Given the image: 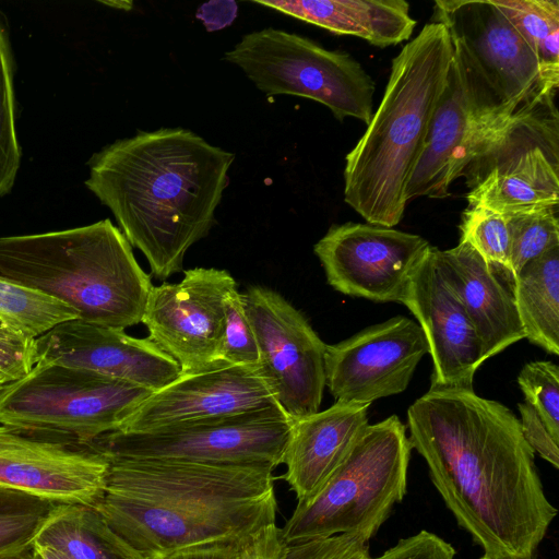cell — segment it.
I'll use <instances>...</instances> for the list:
<instances>
[{
	"instance_id": "obj_29",
	"label": "cell",
	"mask_w": 559,
	"mask_h": 559,
	"mask_svg": "<svg viewBox=\"0 0 559 559\" xmlns=\"http://www.w3.org/2000/svg\"><path fill=\"white\" fill-rule=\"evenodd\" d=\"M14 59L4 14L0 11V197L9 193L21 164L15 126Z\"/></svg>"
},
{
	"instance_id": "obj_10",
	"label": "cell",
	"mask_w": 559,
	"mask_h": 559,
	"mask_svg": "<svg viewBox=\"0 0 559 559\" xmlns=\"http://www.w3.org/2000/svg\"><path fill=\"white\" fill-rule=\"evenodd\" d=\"M293 420L281 406L143 431H114L86 447L104 456L276 468Z\"/></svg>"
},
{
	"instance_id": "obj_17",
	"label": "cell",
	"mask_w": 559,
	"mask_h": 559,
	"mask_svg": "<svg viewBox=\"0 0 559 559\" xmlns=\"http://www.w3.org/2000/svg\"><path fill=\"white\" fill-rule=\"evenodd\" d=\"M37 362L82 368L156 392L181 374L179 365L148 336L80 319L36 338Z\"/></svg>"
},
{
	"instance_id": "obj_7",
	"label": "cell",
	"mask_w": 559,
	"mask_h": 559,
	"mask_svg": "<svg viewBox=\"0 0 559 559\" xmlns=\"http://www.w3.org/2000/svg\"><path fill=\"white\" fill-rule=\"evenodd\" d=\"M412 444L396 415L368 425L321 489L281 528L287 545L338 534L373 537L407 489Z\"/></svg>"
},
{
	"instance_id": "obj_15",
	"label": "cell",
	"mask_w": 559,
	"mask_h": 559,
	"mask_svg": "<svg viewBox=\"0 0 559 559\" xmlns=\"http://www.w3.org/2000/svg\"><path fill=\"white\" fill-rule=\"evenodd\" d=\"M108 461L86 445L27 436L0 425V487L55 503L94 506L106 491Z\"/></svg>"
},
{
	"instance_id": "obj_16",
	"label": "cell",
	"mask_w": 559,
	"mask_h": 559,
	"mask_svg": "<svg viewBox=\"0 0 559 559\" xmlns=\"http://www.w3.org/2000/svg\"><path fill=\"white\" fill-rule=\"evenodd\" d=\"M418 321L432 358L430 388H473L483 365L477 332L431 247L402 300Z\"/></svg>"
},
{
	"instance_id": "obj_33",
	"label": "cell",
	"mask_w": 559,
	"mask_h": 559,
	"mask_svg": "<svg viewBox=\"0 0 559 559\" xmlns=\"http://www.w3.org/2000/svg\"><path fill=\"white\" fill-rule=\"evenodd\" d=\"M225 332L221 353L223 364L259 366V347L251 322L246 313L242 294L237 286L224 297Z\"/></svg>"
},
{
	"instance_id": "obj_28",
	"label": "cell",
	"mask_w": 559,
	"mask_h": 559,
	"mask_svg": "<svg viewBox=\"0 0 559 559\" xmlns=\"http://www.w3.org/2000/svg\"><path fill=\"white\" fill-rule=\"evenodd\" d=\"M57 503L0 487V557L32 548Z\"/></svg>"
},
{
	"instance_id": "obj_13",
	"label": "cell",
	"mask_w": 559,
	"mask_h": 559,
	"mask_svg": "<svg viewBox=\"0 0 559 559\" xmlns=\"http://www.w3.org/2000/svg\"><path fill=\"white\" fill-rule=\"evenodd\" d=\"M431 248L425 238L371 224L333 225L314 245L328 283L337 292L402 302L408 282Z\"/></svg>"
},
{
	"instance_id": "obj_18",
	"label": "cell",
	"mask_w": 559,
	"mask_h": 559,
	"mask_svg": "<svg viewBox=\"0 0 559 559\" xmlns=\"http://www.w3.org/2000/svg\"><path fill=\"white\" fill-rule=\"evenodd\" d=\"M277 405L259 366L224 364L180 374L142 402L118 431H143Z\"/></svg>"
},
{
	"instance_id": "obj_6",
	"label": "cell",
	"mask_w": 559,
	"mask_h": 559,
	"mask_svg": "<svg viewBox=\"0 0 559 559\" xmlns=\"http://www.w3.org/2000/svg\"><path fill=\"white\" fill-rule=\"evenodd\" d=\"M432 22L452 41L476 130L472 159L515 116L557 94L559 82L492 0H437Z\"/></svg>"
},
{
	"instance_id": "obj_39",
	"label": "cell",
	"mask_w": 559,
	"mask_h": 559,
	"mask_svg": "<svg viewBox=\"0 0 559 559\" xmlns=\"http://www.w3.org/2000/svg\"><path fill=\"white\" fill-rule=\"evenodd\" d=\"M35 559H74L48 546L32 545Z\"/></svg>"
},
{
	"instance_id": "obj_31",
	"label": "cell",
	"mask_w": 559,
	"mask_h": 559,
	"mask_svg": "<svg viewBox=\"0 0 559 559\" xmlns=\"http://www.w3.org/2000/svg\"><path fill=\"white\" fill-rule=\"evenodd\" d=\"M460 241L471 245L493 269L510 271L511 238L506 217L492 210L468 206L462 215Z\"/></svg>"
},
{
	"instance_id": "obj_1",
	"label": "cell",
	"mask_w": 559,
	"mask_h": 559,
	"mask_svg": "<svg viewBox=\"0 0 559 559\" xmlns=\"http://www.w3.org/2000/svg\"><path fill=\"white\" fill-rule=\"evenodd\" d=\"M407 424L445 507L484 555L533 559L557 509L512 411L473 388H430Z\"/></svg>"
},
{
	"instance_id": "obj_11",
	"label": "cell",
	"mask_w": 559,
	"mask_h": 559,
	"mask_svg": "<svg viewBox=\"0 0 559 559\" xmlns=\"http://www.w3.org/2000/svg\"><path fill=\"white\" fill-rule=\"evenodd\" d=\"M259 347V369L292 420L319 412L325 388L326 344L277 292L251 286L242 294Z\"/></svg>"
},
{
	"instance_id": "obj_35",
	"label": "cell",
	"mask_w": 559,
	"mask_h": 559,
	"mask_svg": "<svg viewBox=\"0 0 559 559\" xmlns=\"http://www.w3.org/2000/svg\"><path fill=\"white\" fill-rule=\"evenodd\" d=\"M37 364L36 338H0V383L24 378Z\"/></svg>"
},
{
	"instance_id": "obj_38",
	"label": "cell",
	"mask_w": 559,
	"mask_h": 559,
	"mask_svg": "<svg viewBox=\"0 0 559 559\" xmlns=\"http://www.w3.org/2000/svg\"><path fill=\"white\" fill-rule=\"evenodd\" d=\"M251 536L192 546L176 551L165 559H241L245 546Z\"/></svg>"
},
{
	"instance_id": "obj_40",
	"label": "cell",
	"mask_w": 559,
	"mask_h": 559,
	"mask_svg": "<svg viewBox=\"0 0 559 559\" xmlns=\"http://www.w3.org/2000/svg\"><path fill=\"white\" fill-rule=\"evenodd\" d=\"M0 559H35L32 548L12 555L1 556Z\"/></svg>"
},
{
	"instance_id": "obj_24",
	"label": "cell",
	"mask_w": 559,
	"mask_h": 559,
	"mask_svg": "<svg viewBox=\"0 0 559 559\" xmlns=\"http://www.w3.org/2000/svg\"><path fill=\"white\" fill-rule=\"evenodd\" d=\"M33 545L74 559H141L93 506L79 503H57Z\"/></svg>"
},
{
	"instance_id": "obj_4",
	"label": "cell",
	"mask_w": 559,
	"mask_h": 559,
	"mask_svg": "<svg viewBox=\"0 0 559 559\" xmlns=\"http://www.w3.org/2000/svg\"><path fill=\"white\" fill-rule=\"evenodd\" d=\"M453 59L447 27L426 24L392 60L382 100L346 156L344 199L369 224L397 225Z\"/></svg>"
},
{
	"instance_id": "obj_32",
	"label": "cell",
	"mask_w": 559,
	"mask_h": 559,
	"mask_svg": "<svg viewBox=\"0 0 559 559\" xmlns=\"http://www.w3.org/2000/svg\"><path fill=\"white\" fill-rule=\"evenodd\" d=\"M518 383L525 402L539 416L551 437L559 442V367L552 361L526 364Z\"/></svg>"
},
{
	"instance_id": "obj_41",
	"label": "cell",
	"mask_w": 559,
	"mask_h": 559,
	"mask_svg": "<svg viewBox=\"0 0 559 559\" xmlns=\"http://www.w3.org/2000/svg\"><path fill=\"white\" fill-rule=\"evenodd\" d=\"M16 337H25V336H22L19 333L14 332L13 330L7 328L0 321V338H16Z\"/></svg>"
},
{
	"instance_id": "obj_8",
	"label": "cell",
	"mask_w": 559,
	"mask_h": 559,
	"mask_svg": "<svg viewBox=\"0 0 559 559\" xmlns=\"http://www.w3.org/2000/svg\"><path fill=\"white\" fill-rule=\"evenodd\" d=\"M153 391L82 368L37 362L0 391V425L43 440L86 445L118 431Z\"/></svg>"
},
{
	"instance_id": "obj_43",
	"label": "cell",
	"mask_w": 559,
	"mask_h": 559,
	"mask_svg": "<svg viewBox=\"0 0 559 559\" xmlns=\"http://www.w3.org/2000/svg\"><path fill=\"white\" fill-rule=\"evenodd\" d=\"M479 559H518V558L492 557V556L483 555Z\"/></svg>"
},
{
	"instance_id": "obj_34",
	"label": "cell",
	"mask_w": 559,
	"mask_h": 559,
	"mask_svg": "<svg viewBox=\"0 0 559 559\" xmlns=\"http://www.w3.org/2000/svg\"><path fill=\"white\" fill-rule=\"evenodd\" d=\"M369 540L354 534H338L287 545L286 559H374Z\"/></svg>"
},
{
	"instance_id": "obj_20",
	"label": "cell",
	"mask_w": 559,
	"mask_h": 559,
	"mask_svg": "<svg viewBox=\"0 0 559 559\" xmlns=\"http://www.w3.org/2000/svg\"><path fill=\"white\" fill-rule=\"evenodd\" d=\"M475 135L472 111L453 56L423 153L407 187V203L418 197H448L451 183L472 160Z\"/></svg>"
},
{
	"instance_id": "obj_21",
	"label": "cell",
	"mask_w": 559,
	"mask_h": 559,
	"mask_svg": "<svg viewBox=\"0 0 559 559\" xmlns=\"http://www.w3.org/2000/svg\"><path fill=\"white\" fill-rule=\"evenodd\" d=\"M437 258L477 332L484 361L525 338L512 293L471 245L437 248Z\"/></svg>"
},
{
	"instance_id": "obj_19",
	"label": "cell",
	"mask_w": 559,
	"mask_h": 559,
	"mask_svg": "<svg viewBox=\"0 0 559 559\" xmlns=\"http://www.w3.org/2000/svg\"><path fill=\"white\" fill-rule=\"evenodd\" d=\"M369 405L335 402L293 420L282 464L297 503L314 496L348 454L368 424Z\"/></svg>"
},
{
	"instance_id": "obj_14",
	"label": "cell",
	"mask_w": 559,
	"mask_h": 559,
	"mask_svg": "<svg viewBox=\"0 0 559 559\" xmlns=\"http://www.w3.org/2000/svg\"><path fill=\"white\" fill-rule=\"evenodd\" d=\"M426 354L420 326L397 316L326 345L325 386L335 402L370 405L405 391Z\"/></svg>"
},
{
	"instance_id": "obj_27",
	"label": "cell",
	"mask_w": 559,
	"mask_h": 559,
	"mask_svg": "<svg viewBox=\"0 0 559 559\" xmlns=\"http://www.w3.org/2000/svg\"><path fill=\"white\" fill-rule=\"evenodd\" d=\"M532 48L546 74L559 82V1L492 0Z\"/></svg>"
},
{
	"instance_id": "obj_42",
	"label": "cell",
	"mask_w": 559,
	"mask_h": 559,
	"mask_svg": "<svg viewBox=\"0 0 559 559\" xmlns=\"http://www.w3.org/2000/svg\"><path fill=\"white\" fill-rule=\"evenodd\" d=\"M374 559H405V558L395 551L385 550L381 556L376 557Z\"/></svg>"
},
{
	"instance_id": "obj_9",
	"label": "cell",
	"mask_w": 559,
	"mask_h": 559,
	"mask_svg": "<svg viewBox=\"0 0 559 559\" xmlns=\"http://www.w3.org/2000/svg\"><path fill=\"white\" fill-rule=\"evenodd\" d=\"M224 60L238 66L266 96L313 99L340 121L354 117L368 124L372 118L374 82L347 52L266 27L246 34Z\"/></svg>"
},
{
	"instance_id": "obj_23",
	"label": "cell",
	"mask_w": 559,
	"mask_h": 559,
	"mask_svg": "<svg viewBox=\"0 0 559 559\" xmlns=\"http://www.w3.org/2000/svg\"><path fill=\"white\" fill-rule=\"evenodd\" d=\"M558 150L533 147L489 171L467 193L469 206L508 214L558 207Z\"/></svg>"
},
{
	"instance_id": "obj_12",
	"label": "cell",
	"mask_w": 559,
	"mask_h": 559,
	"mask_svg": "<svg viewBox=\"0 0 559 559\" xmlns=\"http://www.w3.org/2000/svg\"><path fill=\"white\" fill-rule=\"evenodd\" d=\"M237 286L225 270L195 267L178 283L153 286L141 322L181 374L224 365L225 294Z\"/></svg>"
},
{
	"instance_id": "obj_30",
	"label": "cell",
	"mask_w": 559,
	"mask_h": 559,
	"mask_svg": "<svg viewBox=\"0 0 559 559\" xmlns=\"http://www.w3.org/2000/svg\"><path fill=\"white\" fill-rule=\"evenodd\" d=\"M557 212L558 207H543L502 214L510 230L512 281L526 263L559 246Z\"/></svg>"
},
{
	"instance_id": "obj_36",
	"label": "cell",
	"mask_w": 559,
	"mask_h": 559,
	"mask_svg": "<svg viewBox=\"0 0 559 559\" xmlns=\"http://www.w3.org/2000/svg\"><path fill=\"white\" fill-rule=\"evenodd\" d=\"M521 415V430L524 439L535 453L550 463L555 468L559 467V442H557L548 429L532 408L525 403L519 404Z\"/></svg>"
},
{
	"instance_id": "obj_26",
	"label": "cell",
	"mask_w": 559,
	"mask_h": 559,
	"mask_svg": "<svg viewBox=\"0 0 559 559\" xmlns=\"http://www.w3.org/2000/svg\"><path fill=\"white\" fill-rule=\"evenodd\" d=\"M79 319L67 304L0 276V321L28 338H37L56 325Z\"/></svg>"
},
{
	"instance_id": "obj_22",
	"label": "cell",
	"mask_w": 559,
	"mask_h": 559,
	"mask_svg": "<svg viewBox=\"0 0 559 559\" xmlns=\"http://www.w3.org/2000/svg\"><path fill=\"white\" fill-rule=\"evenodd\" d=\"M335 35L362 38L377 47L409 39L416 21L404 0L253 1Z\"/></svg>"
},
{
	"instance_id": "obj_44",
	"label": "cell",
	"mask_w": 559,
	"mask_h": 559,
	"mask_svg": "<svg viewBox=\"0 0 559 559\" xmlns=\"http://www.w3.org/2000/svg\"><path fill=\"white\" fill-rule=\"evenodd\" d=\"M2 388H3V385L0 383V391H1Z\"/></svg>"
},
{
	"instance_id": "obj_2",
	"label": "cell",
	"mask_w": 559,
	"mask_h": 559,
	"mask_svg": "<svg viewBox=\"0 0 559 559\" xmlns=\"http://www.w3.org/2000/svg\"><path fill=\"white\" fill-rule=\"evenodd\" d=\"M234 159L188 129L138 131L92 155L85 186L165 281L213 227Z\"/></svg>"
},
{
	"instance_id": "obj_37",
	"label": "cell",
	"mask_w": 559,
	"mask_h": 559,
	"mask_svg": "<svg viewBox=\"0 0 559 559\" xmlns=\"http://www.w3.org/2000/svg\"><path fill=\"white\" fill-rule=\"evenodd\" d=\"M286 552L287 544L275 523L264 526L249 538L241 559H286Z\"/></svg>"
},
{
	"instance_id": "obj_3",
	"label": "cell",
	"mask_w": 559,
	"mask_h": 559,
	"mask_svg": "<svg viewBox=\"0 0 559 559\" xmlns=\"http://www.w3.org/2000/svg\"><path fill=\"white\" fill-rule=\"evenodd\" d=\"M105 457L106 491L93 507L141 559L245 538L276 523L271 466Z\"/></svg>"
},
{
	"instance_id": "obj_25",
	"label": "cell",
	"mask_w": 559,
	"mask_h": 559,
	"mask_svg": "<svg viewBox=\"0 0 559 559\" xmlns=\"http://www.w3.org/2000/svg\"><path fill=\"white\" fill-rule=\"evenodd\" d=\"M512 295L525 338L559 355V246L521 269Z\"/></svg>"
},
{
	"instance_id": "obj_5",
	"label": "cell",
	"mask_w": 559,
	"mask_h": 559,
	"mask_svg": "<svg viewBox=\"0 0 559 559\" xmlns=\"http://www.w3.org/2000/svg\"><path fill=\"white\" fill-rule=\"evenodd\" d=\"M0 276L67 304L82 321L119 330L141 322L153 287L132 246L108 218L0 237Z\"/></svg>"
}]
</instances>
